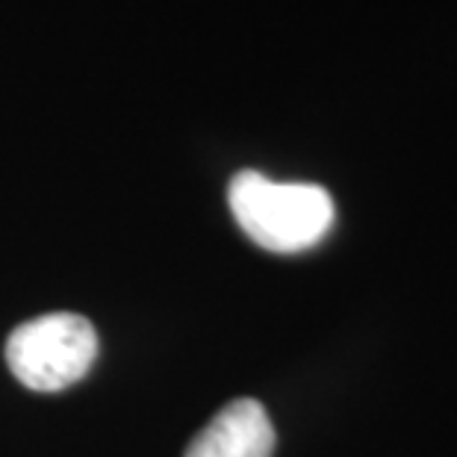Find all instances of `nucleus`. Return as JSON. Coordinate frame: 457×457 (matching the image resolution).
Instances as JSON below:
<instances>
[{
    "label": "nucleus",
    "mask_w": 457,
    "mask_h": 457,
    "mask_svg": "<svg viewBox=\"0 0 457 457\" xmlns=\"http://www.w3.org/2000/svg\"><path fill=\"white\" fill-rule=\"evenodd\" d=\"M228 204L242 233L275 254L313 248L334 228V198L316 183H278L260 171H239Z\"/></svg>",
    "instance_id": "obj_1"
},
{
    "label": "nucleus",
    "mask_w": 457,
    "mask_h": 457,
    "mask_svg": "<svg viewBox=\"0 0 457 457\" xmlns=\"http://www.w3.org/2000/svg\"><path fill=\"white\" fill-rule=\"evenodd\" d=\"M98 360V330L80 313H45L6 339V363L27 390L60 393L83 381Z\"/></svg>",
    "instance_id": "obj_2"
},
{
    "label": "nucleus",
    "mask_w": 457,
    "mask_h": 457,
    "mask_svg": "<svg viewBox=\"0 0 457 457\" xmlns=\"http://www.w3.org/2000/svg\"><path fill=\"white\" fill-rule=\"evenodd\" d=\"M275 425L254 398H237L189 443L187 457H271Z\"/></svg>",
    "instance_id": "obj_3"
}]
</instances>
